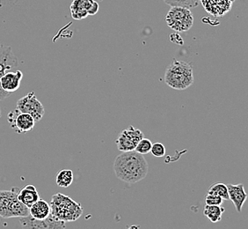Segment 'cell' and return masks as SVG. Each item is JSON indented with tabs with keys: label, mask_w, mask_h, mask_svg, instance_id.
<instances>
[{
	"label": "cell",
	"mask_w": 248,
	"mask_h": 229,
	"mask_svg": "<svg viewBox=\"0 0 248 229\" xmlns=\"http://www.w3.org/2000/svg\"><path fill=\"white\" fill-rule=\"evenodd\" d=\"M19 66L17 57L9 46L0 45V79L8 71H14ZM11 96L10 93L5 92L0 85V100H5Z\"/></svg>",
	"instance_id": "obj_7"
},
{
	"label": "cell",
	"mask_w": 248,
	"mask_h": 229,
	"mask_svg": "<svg viewBox=\"0 0 248 229\" xmlns=\"http://www.w3.org/2000/svg\"><path fill=\"white\" fill-rule=\"evenodd\" d=\"M226 186L228 189L230 200L232 202L237 212L241 213L243 205L248 199V193L245 191L243 184L242 183H239L237 185L227 184Z\"/></svg>",
	"instance_id": "obj_14"
},
{
	"label": "cell",
	"mask_w": 248,
	"mask_h": 229,
	"mask_svg": "<svg viewBox=\"0 0 248 229\" xmlns=\"http://www.w3.org/2000/svg\"><path fill=\"white\" fill-rule=\"evenodd\" d=\"M166 22L175 32H186L194 25V15L188 8L172 6L166 17Z\"/></svg>",
	"instance_id": "obj_5"
},
{
	"label": "cell",
	"mask_w": 248,
	"mask_h": 229,
	"mask_svg": "<svg viewBox=\"0 0 248 229\" xmlns=\"http://www.w3.org/2000/svg\"><path fill=\"white\" fill-rule=\"evenodd\" d=\"M115 176L127 183H137L147 177L149 165L143 154L134 151L119 154L114 163Z\"/></svg>",
	"instance_id": "obj_1"
},
{
	"label": "cell",
	"mask_w": 248,
	"mask_h": 229,
	"mask_svg": "<svg viewBox=\"0 0 248 229\" xmlns=\"http://www.w3.org/2000/svg\"><path fill=\"white\" fill-rule=\"evenodd\" d=\"M73 172L70 169H63L58 173L56 177V182L58 186L62 188H68L71 186L73 182Z\"/></svg>",
	"instance_id": "obj_18"
},
{
	"label": "cell",
	"mask_w": 248,
	"mask_h": 229,
	"mask_svg": "<svg viewBox=\"0 0 248 229\" xmlns=\"http://www.w3.org/2000/svg\"><path fill=\"white\" fill-rule=\"evenodd\" d=\"M167 5L172 6H181L188 9L195 8L200 4V0H164Z\"/></svg>",
	"instance_id": "obj_20"
},
{
	"label": "cell",
	"mask_w": 248,
	"mask_h": 229,
	"mask_svg": "<svg viewBox=\"0 0 248 229\" xmlns=\"http://www.w3.org/2000/svg\"><path fill=\"white\" fill-rule=\"evenodd\" d=\"M49 205L50 214L63 222L76 221L83 214L81 205L62 193L54 194Z\"/></svg>",
	"instance_id": "obj_3"
},
{
	"label": "cell",
	"mask_w": 248,
	"mask_h": 229,
	"mask_svg": "<svg viewBox=\"0 0 248 229\" xmlns=\"http://www.w3.org/2000/svg\"><path fill=\"white\" fill-rule=\"evenodd\" d=\"M164 82L172 89L185 90L195 82L192 65L182 60L173 59L166 69Z\"/></svg>",
	"instance_id": "obj_2"
},
{
	"label": "cell",
	"mask_w": 248,
	"mask_h": 229,
	"mask_svg": "<svg viewBox=\"0 0 248 229\" xmlns=\"http://www.w3.org/2000/svg\"><path fill=\"white\" fill-rule=\"evenodd\" d=\"M208 193L221 196L224 200L229 199L227 186H226V184H224V183H222V182H217V183L212 184V185L210 186V190L208 191Z\"/></svg>",
	"instance_id": "obj_19"
},
{
	"label": "cell",
	"mask_w": 248,
	"mask_h": 229,
	"mask_svg": "<svg viewBox=\"0 0 248 229\" xmlns=\"http://www.w3.org/2000/svg\"><path fill=\"white\" fill-rule=\"evenodd\" d=\"M150 153H152L153 156H155V157H164L166 154V147L162 143H159V142L153 143Z\"/></svg>",
	"instance_id": "obj_22"
},
{
	"label": "cell",
	"mask_w": 248,
	"mask_h": 229,
	"mask_svg": "<svg viewBox=\"0 0 248 229\" xmlns=\"http://www.w3.org/2000/svg\"><path fill=\"white\" fill-rule=\"evenodd\" d=\"M224 211L225 209L221 205H205L204 210H203V214L212 223H217L222 220V215L224 213Z\"/></svg>",
	"instance_id": "obj_17"
},
{
	"label": "cell",
	"mask_w": 248,
	"mask_h": 229,
	"mask_svg": "<svg viewBox=\"0 0 248 229\" xmlns=\"http://www.w3.org/2000/svg\"><path fill=\"white\" fill-rule=\"evenodd\" d=\"M19 224L26 229H60L65 228V222L57 220L51 214L43 220L33 219L31 215L20 217Z\"/></svg>",
	"instance_id": "obj_10"
},
{
	"label": "cell",
	"mask_w": 248,
	"mask_h": 229,
	"mask_svg": "<svg viewBox=\"0 0 248 229\" xmlns=\"http://www.w3.org/2000/svg\"><path fill=\"white\" fill-rule=\"evenodd\" d=\"M235 0H200L208 14L214 17H221L228 14Z\"/></svg>",
	"instance_id": "obj_12"
},
{
	"label": "cell",
	"mask_w": 248,
	"mask_h": 229,
	"mask_svg": "<svg viewBox=\"0 0 248 229\" xmlns=\"http://www.w3.org/2000/svg\"><path fill=\"white\" fill-rule=\"evenodd\" d=\"M18 198L21 203H23L26 206H28L29 208L31 205L40 199V195H39L36 188L30 184V185H27L23 189L19 190L18 192Z\"/></svg>",
	"instance_id": "obj_16"
},
{
	"label": "cell",
	"mask_w": 248,
	"mask_h": 229,
	"mask_svg": "<svg viewBox=\"0 0 248 229\" xmlns=\"http://www.w3.org/2000/svg\"><path fill=\"white\" fill-rule=\"evenodd\" d=\"M0 116H1V113H0Z\"/></svg>",
	"instance_id": "obj_24"
},
{
	"label": "cell",
	"mask_w": 248,
	"mask_h": 229,
	"mask_svg": "<svg viewBox=\"0 0 248 229\" xmlns=\"http://www.w3.org/2000/svg\"><path fill=\"white\" fill-rule=\"evenodd\" d=\"M29 215L36 220L46 219L50 215V205L47 201L40 198L29 207Z\"/></svg>",
	"instance_id": "obj_15"
},
{
	"label": "cell",
	"mask_w": 248,
	"mask_h": 229,
	"mask_svg": "<svg viewBox=\"0 0 248 229\" xmlns=\"http://www.w3.org/2000/svg\"><path fill=\"white\" fill-rule=\"evenodd\" d=\"M152 146H153V142L150 139L143 138L137 145V147L135 148V151L144 155V154H147L151 152Z\"/></svg>",
	"instance_id": "obj_21"
},
{
	"label": "cell",
	"mask_w": 248,
	"mask_h": 229,
	"mask_svg": "<svg viewBox=\"0 0 248 229\" xmlns=\"http://www.w3.org/2000/svg\"><path fill=\"white\" fill-rule=\"evenodd\" d=\"M144 138L142 131L129 126V128L124 130L120 132L115 143L120 152H130L134 151L137 145L141 139Z\"/></svg>",
	"instance_id": "obj_8"
},
{
	"label": "cell",
	"mask_w": 248,
	"mask_h": 229,
	"mask_svg": "<svg viewBox=\"0 0 248 229\" xmlns=\"http://www.w3.org/2000/svg\"><path fill=\"white\" fill-rule=\"evenodd\" d=\"M224 199L219 196L207 193L205 196V204L208 205H221L223 204Z\"/></svg>",
	"instance_id": "obj_23"
},
{
	"label": "cell",
	"mask_w": 248,
	"mask_h": 229,
	"mask_svg": "<svg viewBox=\"0 0 248 229\" xmlns=\"http://www.w3.org/2000/svg\"><path fill=\"white\" fill-rule=\"evenodd\" d=\"M70 9L72 18L80 20L88 15H95L99 12L100 5L94 0H73Z\"/></svg>",
	"instance_id": "obj_11"
},
{
	"label": "cell",
	"mask_w": 248,
	"mask_h": 229,
	"mask_svg": "<svg viewBox=\"0 0 248 229\" xmlns=\"http://www.w3.org/2000/svg\"><path fill=\"white\" fill-rule=\"evenodd\" d=\"M19 189L14 187L10 191H0V216L5 219L20 218L29 215V208L18 198Z\"/></svg>",
	"instance_id": "obj_4"
},
{
	"label": "cell",
	"mask_w": 248,
	"mask_h": 229,
	"mask_svg": "<svg viewBox=\"0 0 248 229\" xmlns=\"http://www.w3.org/2000/svg\"><path fill=\"white\" fill-rule=\"evenodd\" d=\"M8 122L17 133H27L31 131L35 125L32 115L20 112L18 109L12 110L8 114Z\"/></svg>",
	"instance_id": "obj_9"
},
{
	"label": "cell",
	"mask_w": 248,
	"mask_h": 229,
	"mask_svg": "<svg viewBox=\"0 0 248 229\" xmlns=\"http://www.w3.org/2000/svg\"><path fill=\"white\" fill-rule=\"evenodd\" d=\"M22 113L33 116L35 122H39L44 115L45 110L42 102L36 98L34 92H30L17 101V108Z\"/></svg>",
	"instance_id": "obj_6"
},
{
	"label": "cell",
	"mask_w": 248,
	"mask_h": 229,
	"mask_svg": "<svg viewBox=\"0 0 248 229\" xmlns=\"http://www.w3.org/2000/svg\"><path fill=\"white\" fill-rule=\"evenodd\" d=\"M23 73L19 70L8 71L1 77L0 85L5 92L12 94L19 89Z\"/></svg>",
	"instance_id": "obj_13"
}]
</instances>
